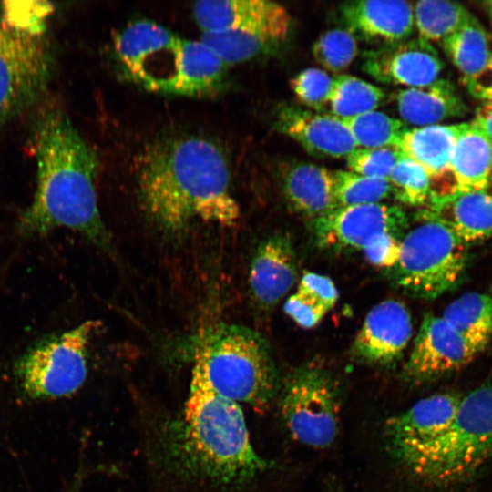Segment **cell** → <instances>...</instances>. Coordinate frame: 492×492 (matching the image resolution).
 Listing matches in <instances>:
<instances>
[{"label":"cell","mask_w":492,"mask_h":492,"mask_svg":"<svg viewBox=\"0 0 492 492\" xmlns=\"http://www.w3.org/2000/svg\"><path fill=\"white\" fill-rule=\"evenodd\" d=\"M33 148L36 191L19 220V232L37 236L66 228L111 251V235L97 203V154L63 110L51 108L40 114L33 130Z\"/></svg>","instance_id":"cell-1"},{"label":"cell","mask_w":492,"mask_h":492,"mask_svg":"<svg viewBox=\"0 0 492 492\" xmlns=\"http://www.w3.org/2000/svg\"><path fill=\"white\" fill-rule=\"evenodd\" d=\"M228 160L213 141L171 138L152 146L138 170L141 206L169 238L184 234L196 220L231 226L240 208L231 193Z\"/></svg>","instance_id":"cell-2"},{"label":"cell","mask_w":492,"mask_h":492,"mask_svg":"<svg viewBox=\"0 0 492 492\" xmlns=\"http://www.w3.org/2000/svg\"><path fill=\"white\" fill-rule=\"evenodd\" d=\"M164 446L176 472L217 487H241L270 466L251 446L239 404L192 375L182 415L169 424Z\"/></svg>","instance_id":"cell-3"},{"label":"cell","mask_w":492,"mask_h":492,"mask_svg":"<svg viewBox=\"0 0 492 492\" xmlns=\"http://www.w3.org/2000/svg\"><path fill=\"white\" fill-rule=\"evenodd\" d=\"M192 376L231 401L266 408L279 388L269 344L257 332L221 323L206 331L193 352Z\"/></svg>","instance_id":"cell-4"},{"label":"cell","mask_w":492,"mask_h":492,"mask_svg":"<svg viewBox=\"0 0 492 492\" xmlns=\"http://www.w3.org/2000/svg\"><path fill=\"white\" fill-rule=\"evenodd\" d=\"M492 460V384L462 396L449 426L430 443L396 458L421 484L459 486L473 479Z\"/></svg>","instance_id":"cell-5"},{"label":"cell","mask_w":492,"mask_h":492,"mask_svg":"<svg viewBox=\"0 0 492 492\" xmlns=\"http://www.w3.org/2000/svg\"><path fill=\"white\" fill-rule=\"evenodd\" d=\"M422 222L401 239L397 262L390 268L393 284L423 299H435L456 288L464 277L467 245L427 210Z\"/></svg>","instance_id":"cell-6"},{"label":"cell","mask_w":492,"mask_h":492,"mask_svg":"<svg viewBox=\"0 0 492 492\" xmlns=\"http://www.w3.org/2000/svg\"><path fill=\"white\" fill-rule=\"evenodd\" d=\"M100 322L86 321L32 345L15 364L23 393L35 400L67 397L85 383L87 348Z\"/></svg>","instance_id":"cell-7"},{"label":"cell","mask_w":492,"mask_h":492,"mask_svg":"<svg viewBox=\"0 0 492 492\" xmlns=\"http://www.w3.org/2000/svg\"><path fill=\"white\" fill-rule=\"evenodd\" d=\"M54 67L46 33L15 27L0 16V122L19 115L43 97Z\"/></svg>","instance_id":"cell-8"},{"label":"cell","mask_w":492,"mask_h":492,"mask_svg":"<svg viewBox=\"0 0 492 492\" xmlns=\"http://www.w3.org/2000/svg\"><path fill=\"white\" fill-rule=\"evenodd\" d=\"M280 411L295 440L315 448L328 447L338 433L339 395L334 377L319 364L296 368L283 385Z\"/></svg>","instance_id":"cell-9"},{"label":"cell","mask_w":492,"mask_h":492,"mask_svg":"<svg viewBox=\"0 0 492 492\" xmlns=\"http://www.w3.org/2000/svg\"><path fill=\"white\" fill-rule=\"evenodd\" d=\"M180 40L156 22L138 20L118 33L113 46L117 61L129 80L164 94L175 70Z\"/></svg>","instance_id":"cell-10"},{"label":"cell","mask_w":492,"mask_h":492,"mask_svg":"<svg viewBox=\"0 0 492 492\" xmlns=\"http://www.w3.org/2000/svg\"><path fill=\"white\" fill-rule=\"evenodd\" d=\"M313 223L316 245L335 252L363 251L372 238L383 233L401 237L408 218L399 206L379 202L339 207Z\"/></svg>","instance_id":"cell-11"},{"label":"cell","mask_w":492,"mask_h":492,"mask_svg":"<svg viewBox=\"0 0 492 492\" xmlns=\"http://www.w3.org/2000/svg\"><path fill=\"white\" fill-rule=\"evenodd\" d=\"M478 354L442 316L425 315L404 374L413 383L436 380L471 363Z\"/></svg>","instance_id":"cell-12"},{"label":"cell","mask_w":492,"mask_h":492,"mask_svg":"<svg viewBox=\"0 0 492 492\" xmlns=\"http://www.w3.org/2000/svg\"><path fill=\"white\" fill-rule=\"evenodd\" d=\"M443 67L433 45L419 37L371 49L362 64V69L377 82L406 88L434 83Z\"/></svg>","instance_id":"cell-13"},{"label":"cell","mask_w":492,"mask_h":492,"mask_svg":"<svg viewBox=\"0 0 492 492\" xmlns=\"http://www.w3.org/2000/svg\"><path fill=\"white\" fill-rule=\"evenodd\" d=\"M463 395L444 392L423 398L386 421L384 434L395 459L430 443L451 424Z\"/></svg>","instance_id":"cell-14"},{"label":"cell","mask_w":492,"mask_h":492,"mask_svg":"<svg viewBox=\"0 0 492 492\" xmlns=\"http://www.w3.org/2000/svg\"><path fill=\"white\" fill-rule=\"evenodd\" d=\"M297 278V258L290 234L277 231L257 245L249 269V291L252 302L271 311L291 290Z\"/></svg>","instance_id":"cell-15"},{"label":"cell","mask_w":492,"mask_h":492,"mask_svg":"<svg viewBox=\"0 0 492 492\" xmlns=\"http://www.w3.org/2000/svg\"><path fill=\"white\" fill-rule=\"evenodd\" d=\"M413 332L412 319L405 304L385 300L367 313L353 344V354L364 362L388 365L405 350Z\"/></svg>","instance_id":"cell-16"},{"label":"cell","mask_w":492,"mask_h":492,"mask_svg":"<svg viewBox=\"0 0 492 492\" xmlns=\"http://www.w3.org/2000/svg\"><path fill=\"white\" fill-rule=\"evenodd\" d=\"M275 125L313 157L346 158L357 148L343 120L332 114L284 106Z\"/></svg>","instance_id":"cell-17"},{"label":"cell","mask_w":492,"mask_h":492,"mask_svg":"<svg viewBox=\"0 0 492 492\" xmlns=\"http://www.w3.org/2000/svg\"><path fill=\"white\" fill-rule=\"evenodd\" d=\"M346 29L368 41L393 44L414 31L413 5L404 0L347 2L340 7Z\"/></svg>","instance_id":"cell-18"},{"label":"cell","mask_w":492,"mask_h":492,"mask_svg":"<svg viewBox=\"0 0 492 492\" xmlns=\"http://www.w3.org/2000/svg\"><path fill=\"white\" fill-rule=\"evenodd\" d=\"M228 67L202 41L181 38L175 70L164 94L211 95L221 87Z\"/></svg>","instance_id":"cell-19"},{"label":"cell","mask_w":492,"mask_h":492,"mask_svg":"<svg viewBox=\"0 0 492 492\" xmlns=\"http://www.w3.org/2000/svg\"><path fill=\"white\" fill-rule=\"evenodd\" d=\"M291 16L284 8L272 18L241 30L202 33L200 41L210 46L228 66L254 58L283 42Z\"/></svg>","instance_id":"cell-20"},{"label":"cell","mask_w":492,"mask_h":492,"mask_svg":"<svg viewBox=\"0 0 492 492\" xmlns=\"http://www.w3.org/2000/svg\"><path fill=\"white\" fill-rule=\"evenodd\" d=\"M394 95L395 109L405 124L436 125L447 118L463 117L467 107L454 85L446 79L418 87L404 88Z\"/></svg>","instance_id":"cell-21"},{"label":"cell","mask_w":492,"mask_h":492,"mask_svg":"<svg viewBox=\"0 0 492 492\" xmlns=\"http://www.w3.org/2000/svg\"><path fill=\"white\" fill-rule=\"evenodd\" d=\"M282 190L290 208L313 221L337 208L333 171L316 164L297 162L287 167Z\"/></svg>","instance_id":"cell-22"},{"label":"cell","mask_w":492,"mask_h":492,"mask_svg":"<svg viewBox=\"0 0 492 492\" xmlns=\"http://www.w3.org/2000/svg\"><path fill=\"white\" fill-rule=\"evenodd\" d=\"M429 203L427 210L466 245L492 236V195L487 190L456 192Z\"/></svg>","instance_id":"cell-23"},{"label":"cell","mask_w":492,"mask_h":492,"mask_svg":"<svg viewBox=\"0 0 492 492\" xmlns=\"http://www.w3.org/2000/svg\"><path fill=\"white\" fill-rule=\"evenodd\" d=\"M464 123L430 125L407 128L397 149L404 156L420 164L428 173L430 182L455 181L449 169L451 152Z\"/></svg>","instance_id":"cell-24"},{"label":"cell","mask_w":492,"mask_h":492,"mask_svg":"<svg viewBox=\"0 0 492 492\" xmlns=\"http://www.w3.org/2000/svg\"><path fill=\"white\" fill-rule=\"evenodd\" d=\"M449 169L456 192L487 190L492 174V139L474 122L464 123L451 152Z\"/></svg>","instance_id":"cell-25"},{"label":"cell","mask_w":492,"mask_h":492,"mask_svg":"<svg viewBox=\"0 0 492 492\" xmlns=\"http://www.w3.org/2000/svg\"><path fill=\"white\" fill-rule=\"evenodd\" d=\"M282 7L266 0H206L194 3L192 14L202 33H212L257 26Z\"/></svg>","instance_id":"cell-26"},{"label":"cell","mask_w":492,"mask_h":492,"mask_svg":"<svg viewBox=\"0 0 492 492\" xmlns=\"http://www.w3.org/2000/svg\"><path fill=\"white\" fill-rule=\"evenodd\" d=\"M442 317L479 354L492 340V294L470 292L456 298Z\"/></svg>","instance_id":"cell-27"},{"label":"cell","mask_w":492,"mask_h":492,"mask_svg":"<svg viewBox=\"0 0 492 492\" xmlns=\"http://www.w3.org/2000/svg\"><path fill=\"white\" fill-rule=\"evenodd\" d=\"M442 46L464 84L484 69L491 54L487 33L472 15Z\"/></svg>","instance_id":"cell-28"},{"label":"cell","mask_w":492,"mask_h":492,"mask_svg":"<svg viewBox=\"0 0 492 492\" xmlns=\"http://www.w3.org/2000/svg\"><path fill=\"white\" fill-rule=\"evenodd\" d=\"M385 93L360 77L338 74L333 77L328 107L331 114L344 119L374 111L381 106Z\"/></svg>","instance_id":"cell-29"},{"label":"cell","mask_w":492,"mask_h":492,"mask_svg":"<svg viewBox=\"0 0 492 492\" xmlns=\"http://www.w3.org/2000/svg\"><path fill=\"white\" fill-rule=\"evenodd\" d=\"M414 26L418 37L429 43L443 42L471 15L457 2L422 0L413 5Z\"/></svg>","instance_id":"cell-30"},{"label":"cell","mask_w":492,"mask_h":492,"mask_svg":"<svg viewBox=\"0 0 492 492\" xmlns=\"http://www.w3.org/2000/svg\"><path fill=\"white\" fill-rule=\"evenodd\" d=\"M342 120L350 130L357 148H397L408 128L400 119L375 110Z\"/></svg>","instance_id":"cell-31"},{"label":"cell","mask_w":492,"mask_h":492,"mask_svg":"<svg viewBox=\"0 0 492 492\" xmlns=\"http://www.w3.org/2000/svg\"><path fill=\"white\" fill-rule=\"evenodd\" d=\"M337 208L379 203L391 195L387 179H374L350 170L333 171Z\"/></svg>","instance_id":"cell-32"},{"label":"cell","mask_w":492,"mask_h":492,"mask_svg":"<svg viewBox=\"0 0 492 492\" xmlns=\"http://www.w3.org/2000/svg\"><path fill=\"white\" fill-rule=\"evenodd\" d=\"M387 180L391 194L399 202L410 206H421L429 202L430 177L415 160L403 156L392 169Z\"/></svg>","instance_id":"cell-33"},{"label":"cell","mask_w":492,"mask_h":492,"mask_svg":"<svg viewBox=\"0 0 492 492\" xmlns=\"http://www.w3.org/2000/svg\"><path fill=\"white\" fill-rule=\"evenodd\" d=\"M314 60L324 69L341 73L355 59L358 44L355 36L346 28H333L323 33L313 43Z\"/></svg>","instance_id":"cell-34"},{"label":"cell","mask_w":492,"mask_h":492,"mask_svg":"<svg viewBox=\"0 0 492 492\" xmlns=\"http://www.w3.org/2000/svg\"><path fill=\"white\" fill-rule=\"evenodd\" d=\"M333 77L324 70L310 67L291 79V88L304 107L320 112L328 107Z\"/></svg>","instance_id":"cell-35"},{"label":"cell","mask_w":492,"mask_h":492,"mask_svg":"<svg viewBox=\"0 0 492 492\" xmlns=\"http://www.w3.org/2000/svg\"><path fill=\"white\" fill-rule=\"evenodd\" d=\"M403 156V153L395 147L356 148L346 157V163L350 171L356 174L387 179L392 169Z\"/></svg>","instance_id":"cell-36"},{"label":"cell","mask_w":492,"mask_h":492,"mask_svg":"<svg viewBox=\"0 0 492 492\" xmlns=\"http://www.w3.org/2000/svg\"><path fill=\"white\" fill-rule=\"evenodd\" d=\"M0 5V16L8 24L33 33H46V20L53 10L50 3L6 1Z\"/></svg>","instance_id":"cell-37"},{"label":"cell","mask_w":492,"mask_h":492,"mask_svg":"<svg viewBox=\"0 0 492 492\" xmlns=\"http://www.w3.org/2000/svg\"><path fill=\"white\" fill-rule=\"evenodd\" d=\"M296 292L304 295L330 311L337 302L338 292L334 282L327 276L305 272Z\"/></svg>","instance_id":"cell-38"},{"label":"cell","mask_w":492,"mask_h":492,"mask_svg":"<svg viewBox=\"0 0 492 492\" xmlns=\"http://www.w3.org/2000/svg\"><path fill=\"white\" fill-rule=\"evenodd\" d=\"M401 239L390 233L374 236L363 250L365 258L374 265L392 268L399 258Z\"/></svg>","instance_id":"cell-39"},{"label":"cell","mask_w":492,"mask_h":492,"mask_svg":"<svg viewBox=\"0 0 492 492\" xmlns=\"http://www.w3.org/2000/svg\"><path fill=\"white\" fill-rule=\"evenodd\" d=\"M284 312L301 327H314L328 312L315 301L298 292L291 295L284 303Z\"/></svg>","instance_id":"cell-40"},{"label":"cell","mask_w":492,"mask_h":492,"mask_svg":"<svg viewBox=\"0 0 492 492\" xmlns=\"http://www.w3.org/2000/svg\"><path fill=\"white\" fill-rule=\"evenodd\" d=\"M465 85L475 98L492 102V53L484 69Z\"/></svg>","instance_id":"cell-41"},{"label":"cell","mask_w":492,"mask_h":492,"mask_svg":"<svg viewBox=\"0 0 492 492\" xmlns=\"http://www.w3.org/2000/svg\"><path fill=\"white\" fill-rule=\"evenodd\" d=\"M473 122L492 139V102L477 108L476 118Z\"/></svg>","instance_id":"cell-42"},{"label":"cell","mask_w":492,"mask_h":492,"mask_svg":"<svg viewBox=\"0 0 492 492\" xmlns=\"http://www.w3.org/2000/svg\"><path fill=\"white\" fill-rule=\"evenodd\" d=\"M484 5V8L486 9L487 13V15H488V18L491 22V25H492V0H489V1H486L483 3Z\"/></svg>","instance_id":"cell-43"},{"label":"cell","mask_w":492,"mask_h":492,"mask_svg":"<svg viewBox=\"0 0 492 492\" xmlns=\"http://www.w3.org/2000/svg\"><path fill=\"white\" fill-rule=\"evenodd\" d=\"M490 185H492V174H491V177H490V179H489V182H488L487 187L490 186ZM491 195H492V194H491Z\"/></svg>","instance_id":"cell-44"}]
</instances>
